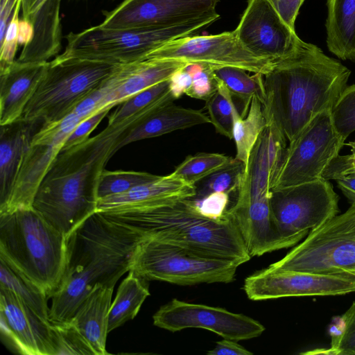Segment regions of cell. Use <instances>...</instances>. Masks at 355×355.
<instances>
[{
    "mask_svg": "<svg viewBox=\"0 0 355 355\" xmlns=\"http://www.w3.org/2000/svg\"><path fill=\"white\" fill-rule=\"evenodd\" d=\"M220 18L216 12L185 23L157 28H110L97 25L69 33L60 58H80L110 64L144 60L151 52L175 39L191 34Z\"/></svg>",
    "mask_w": 355,
    "mask_h": 355,
    "instance_id": "obj_6",
    "label": "cell"
},
{
    "mask_svg": "<svg viewBox=\"0 0 355 355\" xmlns=\"http://www.w3.org/2000/svg\"><path fill=\"white\" fill-rule=\"evenodd\" d=\"M207 123H210V119L202 110L171 103L156 109L133 125L121 140L118 149L132 142Z\"/></svg>",
    "mask_w": 355,
    "mask_h": 355,
    "instance_id": "obj_26",
    "label": "cell"
},
{
    "mask_svg": "<svg viewBox=\"0 0 355 355\" xmlns=\"http://www.w3.org/2000/svg\"><path fill=\"white\" fill-rule=\"evenodd\" d=\"M352 153L346 155H338L328 166L322 175V178L329 180L348 175L355 174V141L347 144Z\"/></svg>",
    "mask_w": 355,
    "mask_h": 355,
    "instance_id": "obj_44",
    "label": "cell"
},
{
    "mask_svg": "<svg viewBox=\"0 0 355 355\" xmlns=\"http://www.w3.org/2000/svg\"><path fill=\"white\" fill-rule=\"evenodd\" d=\"M0 258L51 298L64 272L67 237L33 207L0 215Z\"/></svg>",
    "mask_w": 355,
    "mask_h": 355,
    "instance_id": "obj_5",
    "label": "cell"
},
{
    "mask_svg": "<svg viewBox=\"0 0 355 355\" xmlns=\"http://www.w3.org/2000/svg\"><path fill=\"white\" fill-rule=\"evenodd\" d=\"M145 236L96 211L67 236V262L60 286L51 297L49 321L69 322L97 285L115 286L129 272Z\"/></svg>",
    "mask_w": 355,
    "mask_h": 355,
    "instance_id": "obj_3",
    "label": "cell"
},
{
    "mask_svg": "<svg viewBox=\"0 0 355 355\" xmlns=\"http://www.w3.org/2000/svg\"><path fill=\"white\" fill-rule=\"evenodd\" d=\"M48 62L15 60L0 64V125L11 123L22 116L37 89Z\"/></svg>",
    "mask_w": 355,
    "mask_h": 355,
    "instance_id": "obj_21",
    "label": "cell"
},
{
    "mask_svg": "<svg viewBox=\"0 0 355 355\" xmlns=\"http://www.w3.org/2000/svg\"><path fill=\"white\" fill-rule=\"evenodd\" d=\"M243 289L254 301L284 297L340 295L355 292V275L273 270L266 268L248 277Z\"/></svg>",
    "mask_w": 355,
    "mask_h": 355,
    "instance_id": "obj_15",
    "label": "cell"
},
{
    "mask_svg": "<svg viewBox=\"0 0 355 355\" xmlns=\"http://www.w3.org/2000/svg\"><path fill=\"white\" fill-rule=\"evenodd\" d=\"M175 99L170 90L169 79L145 89L121 103L109 116L108 124H114L145 109L173 103Z\"/></svg>",
    "mask_w": 355,
    "mask_h": 355,
    "instance_id": "obj_32",
    "label": "cell"
},
{
    "mask_svg": "<svg viewBox=\"0 0 355 355\" xmlns=\"http://www.w3.org/2000/svg\"><path fill=\"white\" fill-rule=\"evenodd\" d=\"M196 186L169 174L121 193L98 199L96 211L121 206L153 207L193 198Z\"/></svg>",
    "mask_w": 355,
    "mask_h": 355,
    "instance_id": "obj_22",
    "label": "cell"
},
{
    "mask_svg": "<svg viewBox=\"0 0 355 355\" xmlns=\"http://www.w3.org/2000/svg\"><path fill=\"white\" fill-rule=\"evenodd\" d=\"M286 148V138L274 125L267 123L251 151L236 203L270 198Z\"/></svg>",
    "mask_w": 355,
    "mask_h": 355,
    "instance_id": "obj_19",
    "label": "cell"
},
{
    "mask_svg": "<svg viewBox=\"0 0 355 355\" xmlns=\"http://www.w3.org/2000/svg\"><path fill=\"white\" fill-rule=\"evenodd\" d=\"M232 159L224 154L200 153L187 156L171 174L196 185L225 166Z\"/></svg>",
    "mask_w": 355,
    "mask_h": 355,
    "instance_id": "obj_34",
    "label": "cell"
},
{
    "mask_svg": "<svg viewBox=\"0 0 355 355\" xmlns=\"http://www.w3.org/2000/svg\"><path fill=\"white\" fill-rule=\"evenodd\" d=\"M115 65L92 60L55 57L48 62L21 118L42 125L62 120L82 100L104 84Z\"/></svg>",
    "mask_w": 355,
    "mask_h": 355,
    "instance_id": "obj_7",
    "label": "cell"
},
{
    "mask_svg": "<svg viewBox=\"0 0 355 355\" xmlns=\"http://www.w3.org/2000/svg\"><path fill=\"white\" fill-rule=\"evenodd\" d=\"M185 68L192 77L191 87L187 94L188 96L206 101L218 90L217 80L214 74V67L188 63Z\"/></svg>",
    "mask_w": 355,
    "mask_h": 355,
    "instance_id": "obj_40",
    "label": "cell"
},
{
    "mask_svg": "<svg viewBox=\"0 0 355 355\" xmlns=\"http://www.w3.org/2000/svg\"><path fill=\"white\" fill-rule=\"evenodd\" d=\"M0 286L12 291L42 318L49 320V297L32 282L1 258Z\"/></svg>",
    "mask_w": 355,
    "mask_h": 355,
    "instance_id": "obj_31",
    "label": "cell"
},
{
    "mask_svg": "<svg viewBox=\"0 0 355 355\" xmlns=\"http://www.w3.org/2000/svg\"><path fill=\"white\" fill-rule=\"evenodd\" d=\"M83 119L71 112L62 120L43 125L23 157L12 189L0 215L33 207L37 189L65 139Z\"/></svg>",
    "mask_w": 355,
    "mask_h": 355,
    "instance_id": "obj_13",
    "label": "cell"
},
{
    "mask_svg": "<svg viewBox=\"0 0 355 355\" xmlns=\"http://www.w3.org/2000/svg\"><path fill=\"white\" fill-rule=\"evenodd\" d=\"M150 295L147 280L129 272L120 284L112 303L108 320V333L132 320Z\"/></svg>",
    "mask_w": 355,
    "mask_h": 355,
    "instance_id": "obj_28",
    "label": "cell"
},
{
    "mask_svg": "<svg viewBox=\"0 0 355 355\" xmlns=\"http://www.w3.org/2000/svg\"><path fill=\"white\" fill-rule=\"evenodd\" d=\"M22 0H18L8 23L3 42L0 44V64L15 61L18 44L19 13Z\"/></svg>",
    "mask_w": 355,
    "mask_h": 355,
    "instance_id": "obj_41",
    "label": "cell"
},
{
    "mask_svg": "<svg viewBox=\"0 0 355 355\" xmlns=\"http://www.w3.org/2000/svg\"><path fill=\"white\" fill-rule=\"evenodd\" d=\"M185 67L175 71L169 78L170 90L175 100L187 94L191 87L192 77Z\"/></svg>",
    "mask_w": 355,
    "mask_h": 355,
    "instance_id": "obj_46",
    "label": "cell"
},
{
    "mask_svg": "<svg viewBox=\"0 0 355 355\" xmlns=\"http://www.w3.org/2000/svg\"><path fill=\"white\" fill-rule=\"evenodd\" d=\"M245 171V164L236 157L232 158L225 166L195 185V197L201 198L212 192L223 191L230 194L237 192L243 181Z\"/></svg>",
    "mask_w": 355,
    "mask_h": 355,
    "instance_id": "obj_33",
    "label": "cell"
},
{
    "mask_svg": "<svg viewBox=\"0 0 355 355\" xmlns=\"http://www.w3.org/2000/svg\"><path fill=\"white\" fill-rule=\"evenodd\" d=\"M351 71L318 46L300 40L263 75V112L289 143L319 113L331 110Z\"/></svg>",
    "mask_w": 355,
    "mask_h": 355,
    "instance_id": "obj_2",
    "label": "cell"
},
{
    "mask_svg": "<svg viewBox=\"0 0 355 355\" xmlns=\"http://www.w3.org/2000/svg\"><path fill=\"white\" fill-rule=\"evenodd\" d=\"M153 320L155 326L171 332L188 328L205 329L237 342L258 337L265 330L261 322L245 315L178 299L162 306Z\"/></svg>",
    "mask_w": 355,
    "mask_h": 355,
    "instance_id": "obj_14",
    "label": "cell"
},
{
    "mask_svg": "<svg viewBox=\"0 0 355 355\" xmlns=\"http://www.w3.org/2000/svg\"><path fill=\"white\" fill-rule=\"evenodd\" d=\"M152 107L61 150L42 179L33 207L66 237L96 211L100 176L126 132Z\"/></svg>",
    "mask_w": 355,
    "mask_h": 355,
    "instance_id": "obj_1",
    "label": "cell"
},
{
    "mask_svg": "<svg viewBox=\"0 0 355 355\" xmlns=\"http://www.w3.org/2000/svg\"><path fill=\"white\" fill-rule=\"evenodd\" d=\"M114 106H105L81 121L65 139L61 150L68 149L87 139L91 132Z\"/></svg>",
    "mask_w": 355,
    "mask_h": 355,
    "instance_id": "obj_42",
    "label": "cell"
},
{
    "mask_svg": "<svg viewBox=\"0 0 355 355\" xmlns=\"http://www.w3.org/2000/svg\"><path fill=\"white\" fill-rule=\"evenodd\" d=\"M33 35L32 24L27 19H19L18 26V44L25 46L28 44Z\"/></svg>",
    "mask_w": 355,
    "mask_h": 355,
    "instance_id": "obj_49",
    "label": "cell"
},
{
    "mask_svg": "<svg viewBox=\"0 0 355 355\" xmlns=\"http://www.w3.org/2000/svg\"><path fill=\"white\" fill-rule=\"evenodd\" d=\"M194 201L201 214L209 218L218 219L224 216L228 209L230 193L212 192Z\"/></svg>",
    "mask_w": 355,
    "mask_h": 355,
    "instance_id": "obj_43",
    "label": "cell"
},
{
    "mask_svg": "<svg viewBox=\"0 0 355 355\" xmlns=\"http://www.w3.org/2000/svg\"><path fill=\"white\" fill-rule=\"evenodd\" d=\"M239 266L145 236L135 248L129 272L147 281L193 285L232 282Z\"/></svg>",
    "mask_w": 355,
    "mask_h": 355,
    "instance_id": "obj_8",
    "label": "cell"
},
{
    "mask_svg": "<svg viewBox=\"0 0 355 355\" xmlns=\"http://www.w3.org/2000/svg\"><path fill=\"white\" fill-rule=\"evenodd\" d=\"M334 180L351 204L355 203V174L342 175Z\"/></svg>",
    "mask_w": 355,
    "mask_h": 355,
    "instance_id": "obj_48",
    "label": "cell"
},
{
    "mask_svg": "<svg viewBox=\"0 0 355 355\" xmlns=\"http://www.w3.org/2000/svg\"><path fill=\"white\" fill-rule=\"evenodd\" d=\"M234 31L249 51L272 61L290 54L300 40L295 29L282 18L272 0H248Z\"/></svg>",
    "mask_w": 355,
    "mask_h": 355,
    "instance_id": "obj_17",
    "label": "cell"
},
{
    "mask_svg": "<svg viewBox=\"0 0 355 355\" xmlns=\"http://www.w3.org/2000/svg\"><path fill=\"white\" fill-rule=\"evenodd\" d=\"M1 331L12 349L24 355H55L51 322L12 291L0 286Z\"/></svg>",
    "mask_w": 355,
    "mask_h": 355,
    "instance_id": "obj_18",
    "label": "cell"
},
{
    "mask_svg": "<svg viewBox=\"0 0 355 355\" xmlns=\"http://www.w3.org/2000/svg\"><path fill=\"white\" fill-rule=\"evenodd\" d=\"M187 64L153 58L116 64L113 72L103 84L105 95L101 107L119 105L134 94L169 79Z\"/></svg>",
    "mask_w": 355,
    "mask_h": 355,
    "instance_id": "obj_20",
    "label": "cell"
},
{
    "mask_svg": "<svg viewBox=\"0 0 355 355\" xmlns=\"http://www.w3.org/2000/svg\"><path fill=\"white\" fill-rule=\"evenodd\" d=\"M35 1V0H22L21 8L23 12V19H26L28 17Z\"/></svg>",
    "mask_w": 355,
    "mask_h": 355,
    "instance_id": "obj_50",
    "label": "cell"
},
{
    "mask_svg": "<svg viewBox=\"0 0 355 355\" xmlns=\"http://www.w3.org/2000/svg\"><path fill=\"white\" fill-rule=\"evenodd\" d=\"M247 71L233 67H222L214 69V74L230 91L232 97L239 98L243 105L241 115L248 112L253 96H257L262 105L265 101L263 75L254 73L250 76Z\"/></svg>",
    "mask_w": 355,
    "mask_h": 355,
    "instance_id": "obj_30",
    "label": "cell"
},
{
    "mask_svg": "<svg viewBox=\"0 0 355 355\" xmlns=\"http://www.w3.org/2000/svg\"><path fill=\"white\" fill-rule=\"evenodd\" d=\"M220 0H123L103 10L99 26L110 28L171 26L216 12Z\"/></svg>",
    "mask_w": 355,
    "mask_h": 355,
    "instance_id": "obj_16",
    "label": "cell"
},
{
    "mask_svg": "<svg viewBox=\"0 0 355 355\" xmlns=\"http://www.w3.org/2000/svg\"><path fill=\"white\" fill-rule=\"evenodd\" d=\"M355 275V274H354Z\"/></svg>",
    "mask_w": 355,
    "mask_h": 355,
    "instance_id": "obj_51",
    "label": "cell"
},
{
    "mask_svg": "<svg viewBox=\"0 0 355 355\" xmlns=\"http://www.w3.org/2000/svg\"><path fill=\"white\" fill-rule=\"evenodd\" d=\"M233 139L236 145V158L243 162L245 167L251 151L260 134L267 125L263 105L257 96H253L245 116L233 107Z\"/></svg>",
    "mask_w": 355,
    "mask_h": 355,
    "instance_id": "obj_29",
    "label": "cell"
},
{
    "mask_svg": "<svg viewBox=\"0 0 355 355\" xmlns=\"http://www.w3.org/2000/svg\"><path fill=\"white\" fill-rule=\"evenodd\" d=\"M51 329L55 355H95L87 340L70 322L51 323Z\"/></svg>",
    "mask_w": 355,
    "mask_h": 355,
    "instance_id": "obj_38",
    "label": "cell"
},
{
    "mask_svg": "<svg viewBox=\"0 0 355 355\" xmlns=\"http://www.w3.org/2000/svg\"><path fill=\"white\" fill-rule=\"evenodd\" d=\"M114 286H96L69 321L87 340L95 355H106L109 313Z\"/></svg>",
    "mask_w": 355,
    "mask_h": 355,
    "instance_id": "obj_25",
    "label": "cell"
},
{
    "mask_svg": "<svg viewBox=\"0 0 355 355\" xmlns=\"http://www.w3.org/2000/svg\"><path fill=\"white\" fill-rule=\"evenodd\" d=\"M146 237L202 256L227 259L241 265L251 257L235 223L226 214L207 218L193 198L153 206H121L98 211Z\"/></svg>",
    "mask_w": 355,
    "mask_h": 355,
    "instance_id": "obj_4",
    "label": "cell"
},
{
    "mask_svg": "<svg viewBox=\"0 0 355 355\" xmlns=\"http://www.w3.org/2000/svg\"><path fill=\"white\" fill-rule=\"evenodd\" d=\"M61 2L62 0H46L25 19L32 24L33 35L31 42L24 46L17 61L46 62L59 53L62 44Z\"/></svg>",
    "mask_w": 355,
    "mask_h": 355,
    "instance_id": "obj_24",
    "label": "cell"
},
{
    "mask_svg": "<svg viewBox=\"0 0 355 355\" xmlns=\"http://www.w3.org/2000/svg\"><path fill=\"white\" fill-rule=\"evenodd\" d=\"M159 176L146 172L104 170L99 178L98 199L124 193L132 188L157 179Z\"/></svg>",
    "mask_w": 355,
    "mask_h": 355,
    "instance_id": "obj_36",
    "label": "cell"
},
{
    "mask_svg": "<svg viewBox=\"0 0 355 355\" xmlns=\"http://www.w3.org/2000/svg\"><path fill=\"white\" fill-rule=\"evenodd\" d=\"M216 77V76H215ZM218 90L206 101L208 116L217 132L233 139V97L226 86L218 79Z\"/></svg>",
    "mask_w": 355,
    "mask_h": 355,
    "instance_id": "obj_35",
    "label": "cell"
},
{
    "mask_svg": "<svg viewBox=\"0 0 355 355\" xmlns=\"http://www.w3.org/2000/svg\"><path fill=\"white\" fill-rule=\"evenodd\" d=\"M333 329L330 347L318 353L355 355V301L340 316Z\"/></svg>",
    "mask_w": 355,
    "mask_h": 355,
    "instance_id": "obj_37",
    "label": "cell"
},
{
    "mask_svg": "<svg viewBox=\"0 0 355 355\" xmlns=\"http://www.w3.org/2000/svg\"><path fill=\"white\" fill-rule=\"evenodd\" d=\"M146 58L198 63L214 68L233 67L263 75L270 70L274 62L249 51L234 31L179 37L151 52Z\"/></svg>",
    "mask_w": 355,
    "mask_h": 355,
    "instance_id": "obj_12",
    "label": "cell"
},
{
    "mask_svg": "<svg viewBox=\"0 0 355 355\" xmlns=\"http://www.w3.org/2000/svg\"><path fill=\"white\" fill-rule=\"evenodd\" d=\"M268 268L273 270L354 275L355 203L343 214L310 231L302 242Z\"/></svg>",
    "mask_w": 355,
    "mask_h": 355,
    "instance_id": "obj_9",
    "label": "cell"
},
{
    "mask_svg": "<svg viewBox=\"0 0 355 355\" xmlns=\"http://www.w3.org/2000/svg\"><path fill=\"white\" fill-rule=\"evenodd\" d=\"M333 125L345 141L355 131V84L347 86L331 110Z\"/></svg>",
    "mask_w": 355,
    "mask_h": 355,
    "instance_id": "obj_39",
    "label": "cell"
},
{
    "mask_svg": "<svg viewBox=\"0 0 355 355\" xmlns=\"http://www.w3.org/2000/svg\"><path fill=\"white\" fill-rule=\"evenodd\" d=\"M279 14L293 29L299 10L304 0H272Z\"/></svg>",
    "mask_w": 355,
    "mask_h": 355,
    "instance_id": "obj_45",
    "label": "cell"
},
{
    "mask_svg": "<svg viewBox=\"0 0 355 355\" xmlns=\"http://www.w3.org/2000/svg\"><path fill=\"white\" fill-rule=\"evenodd\" d=\"M209 355H252V352L248 351L237 341L223 338L216 342L214 349L207 352Z\"/></svg>",
    "mask_w": 355,
    "mask_h": 355,
    "instance_id": "obj_47",
    "label": "cell"
},
{
    "mask_svg": "<svg viewBox=\"0 0 355 355\" xmlns=\"http://www.w3.org/2000/svg\"><path fill=\"white\" fill-rule=\"evenodd\" d=\"M42 125L21 117L0 125V207L7 202L23 157L33 137Z\"/></svg>",
    "mask_w": 355,
    "mask_h": 355,
    "instance_id": "obj_23",
    "label": "cell"
},
{
    "mask_svg": "<svg viewBox=\"0 0 355 355\" xmlns=\"http://www.w3.org/2000/svg\"><path fill=\"white\" fill-rule=\"evenodd\" d=\"M325 23L329 51L355 62V0H327Z\"/></svg>",
    "mask_w": 355,
    "mask_h": 355,
    "instance_id": "obj_27",
    "label": "cell"
},
{
    "mask_svg": "<svg viewBox=\"0 0 355 355\" xmlns=\"http://www.w3.org/2000/svg\"><path fill=\"white\" fill-rule=\"evenodd\" d=\"M344 144L333 125L331 110L319 113L286 148L271 191L322 178Z\"/></svg>",
    "mask_w": 355,
    "mask_h": 355,
    "instance_id": "obj_11",
    "label": "cell"
},
{
    "mask_svg": "<svg viewBox=\"0 0 355 355\" xmlns=\"http://www.w3.org/2000/svg\"><path fill=\"white\" fill-rule=\"evenodd\" d=\"M270 202L285 248L298 243L339 211L338 196L324 178L271 191Z\"/></svg>",
    "mask_w": 355,
    "mask_h": 355,
    "instance_id": "obj_10",
    "label": "cell"
}]
</instances>
